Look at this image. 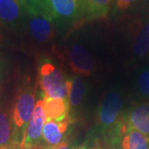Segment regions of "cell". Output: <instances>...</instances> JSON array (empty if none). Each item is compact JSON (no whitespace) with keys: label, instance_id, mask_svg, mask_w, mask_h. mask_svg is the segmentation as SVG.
Masks as SVG:
<instances>
[{"label":"cell","instance_id":"cell-15","mask_svg":"<svg viewBox=\"0 0 149 149\" xmlns=\"http://www.w3.org/2000/svg\"><path fill=\"white\" fill-rule=\"evenodd\" d=\"M133 54L143 58L149 53V16L137 25L133 41Z\"/></svg>","mask_w":149,"mask_h":149},{"label":"cell","instance_id":"cell-25","mask_svg":"<svg viewBox=\"0 0 149 149\" xmlns=\"http://www.w3.org/2000/svg\"><path fill=\"white\" fill-rule=\"evenodd\" d=\"M79 149H86V148H79Z\"/></svg>","mask_w":149,"mask_h":149},{"label":"cell","instance_id":"cell-16","mask_svg":"<svg viewBox=\"0 0 149 149\" xmlns=\"http://www.w3.org/2000/svg\"><path fill=\"white\" fill-rule=\"evenodd\" d=\"M68 101L70 109H78L83 102L86 91V83L80 76H74L73 79L66 80Z\"/></svg>","mask_w":149,"mask_h":149},{"label":"cell","instance_id":"cell-14","mask_svg":"<svg viewBox=\"0 0 149 149\" xmlns=\"http://www.w3.org/2000/svg\"><path fill=\"white\" fill-rule=\"evenodd\" d=\"M117 143L118 149H149V138L139 131L125 127Z\"/></svg>","mask_w":149,"mask_h":149},{"label":"cell","instance_id":"cell-4","mask_svg":"<svg viewBox=\"0 0 149 149\" xmlns=\"http://www.w3.org/2000/svg\"><path fill=\"white\" fill-rule=\"evenodd\" d=\"M30 9L26 0H0V23L12 32L25 30Z\"/></svg>","mask_w":149,"mask_h":149},{"label":"cell","instance_id":"cell-6","mask_svg":"<svg viewBox=\"0 0 149 149\" xmlns=\"http://www.w3.org/2000/svg\"><path fill=\"white\" fill-rule=\"evenodd\" d=\"M47 120L43 100H39L36 103L35 109L29 123H27L24 131L21 145L22 148L27 149H35L43 146L42 143V128Z\"/></svg>","mask_w":149,"mask_h":149},{"label":"cell","instance_id":"cell-8","mask_svg":"<svg viewBox=\"0 0 149 149\" xmlns=\"http://www.w3.org/2000/svg\"><path fill=\"white\" fill-rule=\"evenodd\" d=\"M68 56L70 69L80 77H88L95 70V60L91 52L83 45L73 44L70 48Z\"/></svg>","mask_w":149,"mask_h":149},{"label":"cell","instance_id":"cell-1","mask_svg":"<svg viewBox=\"0 0 149 149\" xmlns=\"http://www.w3.org/2000/svg\"><path fill=\"white\" fill-rule=\"evenodd\" d=\"M123 109V97L119 90L113 89L104 95L97 114V127L102 133H112V143L117 144L125 126L119 122Z\"/></svg>","mask_w":149,"mask_h":149},{"label":"cell","instance_id":"cell-9","mask_svg":"<svg viewBox=\"0 0 149 149\" xmlns=\"http://www.w3.org/2000/svg\"><path fill=\"white\" fill-rule=\"evenodd\" d=\"M113 0H80V21H95L105 18Z\"/></svg>","mask_w":149,"mask_h":149},{"label":"cell","instance_id":"cell-23","mask_svg":"<svg viewBox=\"0 0 149 149\" xmlns=\"http://www.w3.org/2000/svg\"><path fill=\"white\" fill-rule=\"evenodd\" d=\"M3 26L1 25V23H0V42H2V40H3Z\"/></svg>","mask_w":149,"mask_h":149},{"label":"cell","instance_id":"cell-17","mask_svg":"<svg viewBox=\"0 0 149 149\" xmlns=\"http://www.w3.org/2000/svg\"><path fill=\"white\" fill-rule=\"evenodd\" d=\"M137 88L139 95L149 100V65L139 72L137 80Z\"/></svg>","mask_w":149,"mask_h":149},{"label":"cell","instance_id":"cell-11","mask_svg":"<svg viewBox=\"0 0 149 149\" xmlns=\"http://www.w3.org/2000/svg\"><path fill=\"white\" fill-rule=\"evenodd\" d=\"M69 121L56 122L46 120L42 128V143L44 147H53L65 141V134Z\"/></svg>","mask_w":149,"mask_h":149},{"label":"cell","instance_id":"cell-10","mask_svg":"<svg viewBox=\"0 0 149 149\" xmlns=\"http://www.w3.org/2000/svg\"><path fill=\"white\" fill-rule=\"evenodd\" d=\"M124 121L128 128L149 138V102L139 104L130 109Z\"/></svg>","mask_w":149,"mask_h":149},{"label":"cell","instance_id":"cell-24","mask_svg":"<svg viewBox=\"0 0 149 149\" xmlns=\"http://www.w3.org/2000/svg\"><path fill=\"white\" fill-rule=\"evenodd\" d=\"M93 149H104V148H95Z\"/></svg>","mask_w":149,"mask_h":149},{"label":"cell","instance_id":"cell-3","mask_svg":"<svg viewBox=\"0 0 149 149\" xmlns=\"http://www.w3.org/2000/svg\"><path fill=\"white\" fill-rule=\"evenodd\" d=\"M35 87L27 81L20 87L15 97L12 119L20 141L35 109Z\"/></svg>","mask_w":149,"mask_h":149},{"label":"cell","instance_id":"cell-2","mask_svg":"<svg viewBox=\"0 0 149 149\" xmlns=\"http://www.w3.org/2000/svg\"><path fill=\"white\" fill-rule=\"evenodd\" d=\"M36 12L56 22L70 23L80 21V0H36Z\"/></svg>","mask_w":149,"mask_h":149},{"label":"cell","instance_id":"cell-20","mask_svg":"<svg viewBox=\"0 0 149 149\" xmlns=\"http://www.w3.org/2000/svg\"><path fill=\"white\" fill-rule=\"evenodd\" d=\"M3 80H4V64L3 60L0 57V95L3 85Z\"/></svg>","mask_w":149,"mask_h":149},{"label":"cell","instance_id":"cell-21","mask_svg":"<svg viewBox=\"0 0 149 149\" xmlns=\"http://www.w3.org/2000/svg\"><path fill=\"white\" fill-rule=\"evenodd\" d=\"M27 3V5L29 7V9L30 11L32 10V8H34V5H35V3H36V0H26Z\"/></svg>","mask_w":149,"mask_h":149},{"label":"cell","instance_id":"cell-18","mask_svg":"<svg viewBox=\"0 0 149 149\" xmlns=\"http://www.w3.org/2000/svg\"><path fill=\"white\" fill-rule=\"evenodd\" d=\"M145 0H113V9L115 13H123L138 7Z\"/></svg>","mask_w":149,"mask_h":149},{"label":"cell","instance_id":"cell-13","mask_svg":"<svg viewBox=\"0 0 149 149\" xmlns=\"http://www.w3.org/2000/svg\"><path fill=\"white\" fill-rule=\"evenodd\" d=\"M21 143L17 134L13 119L9 114L0 109V149H9L15 143Z\"/></svg>","mask_w":149,"mask_h":149},{"label":"cell","instance_id":"cell-12","mask_svg":"<svg viewBox=\"0 0 149 149\" xmlns=\"http://www.w3.org/2000/svg\"><path fill=\"white\" fill-rule=\"evenodd\" d=\"M43 107L47 120L63 122L68 120L70 108L68 100L44 97Z\"/></svg>","mask_w":149,"mask_h":149},{"label":"cell","instance_id":"cell-7","mask_svg":"<svg viewBox=\"0 0 149 149\" xmlns=\"http://www.w3.org/2000/svg\"><path fill=\"white\" fill-rule=\"evenodd\" d=\"M52 20L42 14L30 12L25 30L32 40L41 44H46L53 40L55 27Z\"/></svg>","mask_w":149,"mask_h":149},{"label":"cell","instance_id":"cell-22","mask_svg":"<svg viewBox=\"0 0 149 149\" xmlns=\"http://www.w3.org/2000/svg\"><path fill=\"white\" fill-rule=\"evenodd\" d=\"M9 149H27V148H22L21 145H20V143H15L13 146H12Z\"/></svg>","mask_w":149,"mask_h":149},{"label":"cell","instance_id":"cell-5","mask_svg":"<svg viewBox=\"0 0 149 149\" xmlns=\"http://www.w3.org/2000/svg\"><path fill=\"white\" fill-rule=\"evenodd\" d=\"M37 80L45 97L68 100L66 80L61 71L52 63L41 65Z\"/></svg>","mask_w":149,"mask_h":149},{"label":"cell","instance_id":"cell-19","mask_svg":"<svg viewBox=\"0 0 149 149\" xmlns=\"http://www.w3.org/2000/svg\"><path fill=\"white\" fill-rule=\"evenodd\" d=\"M35 149H79L77 148H75L73 144L70 143L66 141L62 142L61 143L58 144V145H56L53 147H44V146H41V147H38L37 148Z\"/></svg>","mask_w":149,"mask_h":149}]
</instances>
